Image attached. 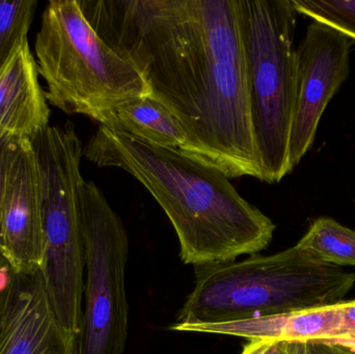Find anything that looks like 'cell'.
Masks as SVG:
<instances>
[{"mask_svg": "<svg viewBox=\"0 0 355 354\" xmlns=\"http://www.w3.org/2000/svg\"><path fill=\"white\" fill-rule=\"evenodd\" d=\"M94 30L185 129L192 157L229 179L261 168L237 0H77Z\"/></svg>", "mask_w": 355, "mask_h": 354, "instance_id": "cell-1", "label": "cell"}, {"mask_svg": "<svg viewBox=\"0 0 355 354\" xmlns=\"http://www.w3.org/2000/svg\"><path fill=\"white\" fill-rule=\"evenodd\" d=\"M83 156L100 168L125 170L145 186L172 222L186 265L229 263L257 255L272 240L277 227L268 216L223 172L179 150L99 126Z\"/></svg>", "mask_w": 355, "mask_h": 354, "instance_id": "cell-2", "label": "cell"}, {"mask_svg": "<svg viewBox=\"0 0 355 354\" xmlns=\"http://www.w3.org/2000/svg\"><path fill=\"white\" fill-rule=\"evenodd\" d=\"M193 290L172 326L245 321L338 305L354 272L320 261L296 245L271 256L196 268Z\"/></svg>", "mask_w": 355, "mask_h": 354, "instance_id": "cell-3", "label": "cell"}, {"mask_svg": "<svg viewBox=\"0 0 355 354\" xmlns=\"http://www.w3.org/2000/svg\"><path fill=\"white\" fill-rule=\"evenodd\" d=\"M35 50L46 99L64 114L107 126L121 106L149 96L139 71L94 30L77 0L49 1Z\"/></svg>", "mask_w": 355, "mask_h": 354, "instance_id": "cell-4", "label": "cell"}, {"mask_svg": "<svg viewBox=\"0 0 355 354\" xmlns=\"http://www.w3.org/2000/svg\"><path fill=\"white\" fill-rule=\"evenodd\" d=\"M237 1L250 123L261 181L275 184L290 174L297 12L290 0Z\"/></svg>", "mask_w": 355, "mask_h": 354, "instance_id": "cell-5", "label": "cell"}, {"mask_svg": "<svg viewBox=\"0 0 355 354\" xmlns=\"http://www.w3.org/2000/svg\"><path fill=\"white\" fill-rule=\"evenodd\" d=\"M79 216L85 278L83 320L72 354H124L129 326L128 235L120 216L92 181L81 185Z\"/></svg>", "mask_w": 355, "mask_h": 354, "instance_id": "cell-6", "label": "cell"}, {"mask_svg": "<svg viewBox=\"0 0 355 354\" xmlns=\"http://www.w3.org/2000/svg\"><path fill=\"white\" fill-rule=\"evenodd\" d=\"M354 43L340 31L313 21L296 48L290 172L312 148L325 108L349 76L350 51Z\"/></svg>", "mask_w": 355, "mask_h": 354, "instance_id": "cell-7", "label": "cell"}, {"mask_svg": "<svg viewBox=\"0 0 355 354\" xmlns=\"http://www.w3.org/2000/svg\"><path fill=\"white\" fill-rule=\"evenodd\" d=\"M1 251L15 272L40 269L44 230L37 159L31 141L15 145L0 214Z\"/></svg>", "mask_w": 355, "mask_h": 354, "instance_id": "cell-8", "label": "cell"}, {"mask_svg": "<svg viewBox=\"0 0 355 354\" xmlns=\"http://www.w3.org/2000/svg\"><path fill=\"white\" fill-rule=\"evenodd\" d=\"M73 344L56 321L41 270L15 272L0 328V354H72Z\"/></svg>", "mask_w": 355, "mask_h": 354, "instance_id": "cell-9", "label": "cell"}, {"mask_svg": "<svg viewBox=\"0 0 355 354\" xmlns=\"http://www.w3.org/2000/svg\"><path fill=\"white\" fill-rule=\"evenodd\" d=\"M28 41L0 73V137L33 141L49 127L50 109Z\"/></svg>", "mask_w": 355, "mask_h": 354, "instance_id": "cell-10", "label": "cell"}, {"mask_svg": "<svg viewBox=\"0 0 355 354\" xmlns=\"http://www.w3.org/2000/svg\"><path fill=\"white\" fill-rule=\"evenodd\" d=\"M174 332L204 333L250 340L348 342L341 303L329 307L293 312L245 321L207 326H170ZM355 346V345H354Z\"/></svg>", "mask_w": 355, "mask_h": 354, "instance_id": "cell-11", "label": "cell"}, {"mask_svg": "<svg viewBox=\"0 0 355 354\" xmlns=\"http://www.w3.org/2000/svg\"><path fill=\"white\" fill-rule=\"evenodd\" d=\"M106 127L124 131L151 145L179 150L192 157L191 143L181 123L150 96L121 106Z\"/></svg>", "mask_w": 355, "mask_h": 354, "instance_id": "cell-12", "label": "cell"}, {"mask_svg": "<svg viewBox=\"0 0 355 354\" xmlns=\"http://www.w3.org/2000/svg\"><path fill=\"white\" fill-rule=\"evenodd\" d=\"M297 245L325 263L355 267V231L333 218H317Z\"/></svg>", "mask_w": 355, "mask_h": 354, "instance_id": "cell-13", "label": "cell"}, {"mask_svg": "<svg viewBox=\"0 0 355 354\" xmlns=\"http://www.w3.org/2000/svg\"><path fill=\"white\" fill-rule=\"evenodd\" d=\"M37 6L35 0H0V73L26 41Z\"/></svg>", "mask_w": 355, "mask_h": 354, "instance_id": "cell-14", "label": "cell"}, {"mask_svg": "<svg viewBox=\"0 0 355 354\" xmlns=\"http://www.w3.org/2000/svg\"><path fill=\"white\" fill-rule=\"evenodd\" d=\"M297 14L343 33L355 42V0H290Z\"/></svg>", "mask_w": 355, "mask_h": 354, "instance_id": "cell-15", "label": "cell"}, {"mask_svg": "<svg viewBox=\"0 0 355 354\" xmlns=\"http://www.w3.org/2000/svg\"><path fill=\"white\" fill-rule=\"evenodd\" d=\"M288 354H355V346L336 341L287 343Z\"/></svg>", "mask_w": 355, "mask_h": 354, "instance_id": "cell-16", "label": "cell"}, {"mask_svg": "<svg viewBox=\"0 0 355 354\" xmlns=\"http://www.w3.org/2000/svg\"><path fill=\"white\" fill-rule=\"evenodd\" d=\"M15 270L0 249V328L14 280Z\"/></svg>", "mask_w": 355, "mask_h": 354, "instance_id": "cell-17", "label": "cell"}, {"mask_svg": "<svg viewBox=\"0 0 355 354\" xmlns=\"http://www.w3.org/2000/svg\"><path fill=\"white\" fill-rule=\"evenodd\" d=\"M17 143L18 141L0 137V214H1L2 199H3L8 168H10L12 152ZM0 249H1V235H0Z\"/></svg>", "mask_w": 355, "mask_h": 354, "instance_id": "cell-18", "label": "cell"}, {"mask_svg": "<svg viewBox=\"0 0 355 354\" xmlns=\"http://www.w3.org/2000/svg\"><path fill=\"white\" fill-rule=\"evenodd\" d=\"M240 354H287V343L279 341L250 340Z\"/></svg>", "mask_w": 355, "mask_h": 354, "instance_id": "cell-19", "label": "cell"}, {"mask_svg": "<svg viewBox=\"0 0 355 354\" xmlns=\"http://www.w3.org/2000/svg\"><path fill=\"white\" fill-rule=\"evenodd\" d=\"M288 354V353H287Z\"/></svg>", "mask_w": 355, "mask_h": 354, "instance_id": "cell-20", "label": "cell"}]
</instances>
